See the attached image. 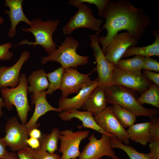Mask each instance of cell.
Returning a JSON list of instances; mask_svg holds the SVG:
<instances>
[{"mask_svg":"<svg viewBox=\"0 0 159 159\" xmlns=\"http://www.w3.org/2000/svg\"><path fill=\"white\" fill-rule=\"evenodd\" d=\"M143 8H137L127 0H110L102 16L105 20L102 27L96 34L98 36L103 30L107 32L105 36L98 37L104 52L112 38L121 30L131 33L138 40L145 34L151 20Z\"/></svg>","mask_w":159,"mask_h":159,"instance_id":"6da1fadb","label":"cell"},{"mask_svg":"<svg viewBox=\"0 0 159 159\" xmlns=\"http://www.w3.org/2000/svg\"><path fill=\"white\" fill-rule=\"evenodd\" d=\"M79 44V41L72 37L67 36L61 45L57 46L58 48L47 56L42 57L41 63L44 64L48 61L57 62L59 63L64 69L86 64L89 63L90 57L77 54V50Z\"/></svg>","mask_w":159,"mask_h":159,"instance_id":"7a4b0ae2","label":"cell"},{"mask_svg":"<svg viewBox=\"0 0 159 159\" xmlns=\"http://www.w3.org/2000/svg\"><path fill=\"white\" fill-rule=\"evenodd\" d=\"M107 103L117 104L137 116H156L158 111L145 108L140 105L131 90L117 85H112L104 89Z\"/></svg>","mask_w":159,"mask_h":159,"instance_id":"3957f363","label":"cell"},{"mask_svg":"<svg viewBox=\"0 0 159 159\" xmlns=\"http://www.w3.org/2000/svg\"><path fill=\"white\" fill-rule=\"evenodd\" d=\"M28 80L24 73L20 74L18 86L10 88L6 87L1 89L4 107L11 110L14 106L22 124L25 125L28 112L31 110L27 97Z\"/></svg>","mask_w":159,"mask_h":159,"instance_id":"277c9868","label":"cell"},{"mask_svg":"<svg viewBox=\"0 0 159 159\" xmlns=\"http://www.w3.org/2000/svg\"><path fill=\"white\" fill-rule=\"evenodd\" d=\"M32 24L29 28L21 29L24 32L31 33L35 37V41L29 42L25 39L16 45L26 44L35 47L39 45L49 54L57 49V46L53 39L52 35L57 29L59 21L50 19L43 21L37 18L32 20Z\"/></svg>","mask_w":159,"mask_h":159,"instance_id":"5b68a950","label":"cell"},{"mask_svg":"<svg viewBox=\"0 0 159 159\" xmlns=\"http://www.w3.org/2000/svg\"><path fill=\"white\" fill-rule=\"evenodd\" d=\"M152 83L144 76L141 71H131L121 69L116 66L113 72L111 85L120 86L140 94L146 90Z\"/></svg>","mask_w":159,"mask_h":159,"instance_id":"8992f818","label":"cell"},{"mask_svg":"<svg viewBox=\"0 0 159 159\" xmlns=\"http://www.w3.org/2000/svg\"><path fill=\"white\" fill-rule=\"evenodd\" d=\"M77 8V11L62 28L63 33L70 35L76 29L81 28L98 32L103 21L96 18L93 16L92 10L85 4H79Z\"/></svg>","mask_w":159,"mask_h":159,"instance_id":"52a82bcc","label":"cell"},{"mask_svg":"<svg viewBox=\"0 0 159 159\" xmlns=\"http://www.w3.org/2000/svg\"><path fill=\"white\" fill-rule=\"evenodd\" d=\"M89 37L90 46L97 63L95 68L98 74L99 85L104 89L111 85L112 74L115 65L108 61L105 56L99 45L98 36L93 34L89 35Z\"/></svg>","mask_w":159,"mask_h":159,"instance_id":"ba28073f","label":"cell"},{"mask_svg":"<svg viewBox=\"0 0 159 159\" xmlns=\"http://www.w3.org/2000/svg\"><path fill=\"white\" fill-rule=\"evenodd\" d=\"M96 71L94 68L90 73L84 74L79 72L75 68L65 69L63 73L60 90L62 97H67L70 94L78 93L82 89L89 86L94 82L90 75Z\"/></svg>","mask_w":159,"mask_h":159,"instance_id":"9c48e42d","label":"cell"},{"mask_svg":"<svg viewBox=\"0 0 159 159\" xmlns=\"http://www.w3.org/2000/svg\"><path fill=\"white\" fill-rule=\"evenodd\" d=\"M89 130L74 132L71 129L59 131L60 145L59 152L62 154L59 159H76L80 156L81 142L89 135Z\"/></svg>","mask_w":159,"mask_h":159,"instance_id":"30bf717a","label":"cell"},{"mask_svg":"<svg viewBox=\"0 0 159 159\" xmlns=\"http://www.w3.org/2000/svg\"><path fill=\"white\" fill-rule=\"evenodd\" d=\"M94 117L97 123L105 131L114 136L125 145H129L130 139L127 131L115 115L111 106H107Z\"/></svg>","mask_w":159,"mask_h":159,"instance_id":"8fae6325","label":"cell"},{"mask_svg":"<svg viewBox=\"0 0 159 159\" xmlns=\"http://www.w3.org/2000/svg\"><path fill=\"white\" fill-rule=\"evenodd\" d=\"M110 138L107 135L102 134L101 138L97 139L92 134L88 138L89 142L80 153L79 159H100L104 156L119 159L111 147Z\"/></svg>","mask_w":159,"mask_h":159,"instance_id":"7c38bea8","label":"cell"},{"mask_svg":"<svg viewBox=\"0 0 159 159\" xmlns=\"http://www.w3.org/2000/svg\"><path fill=\"white\" fill-rule=\"evenodd\" d=\"M5 129L6 135L3 138L12 151H18L28 146L26 141L29 132L24 125L19 122L16 116L9 119Z\"/></svg>","mask_w":159,"mask_h":159,"instance_id":"4fadbf2b","label":"cell"},{"mask_svg":"<svg viewBox=\"0 0 159 159\" xmlns=\"http://www.w3.org/2000/svg\"><path fill=\"white\" fill-rule=\"evenodd\" d=\"M138 40L129 32L118 33L112 38L103 53L107 60L115 65L128 48L137 45Z\"/></svg>","mask_w":159,"mask_h":159,"instance_id":"5bb4252c","label":"cell"},{"mask_svg":"<svg viewBox=\"0 0 159 159\" xmlns=\"http://www.w3.org/2000/svg\"><path fill=\"white\" fill-rule=\"evenodd\" d=\"M47 94L46 91L31 94L32 105H35V108L31 118L27 123L24 125L28 132L34 128H38L39 123H37L38 119L48 112L52 111L59 113L62 111L61 109L55 108L51 105L46 98Z\"/></svg>","mask_w":159,"mask_h":159,"instance_id":"9a60e30c","label":"cell"},{"mask_svg":"<svg viewBox=\"0 0 159 159\" xmlns=\"http://www.w3.org/2000/svg\"><path fill=\"white\" fill-rule=\"evenodd\" d=\"M29 56V52L24 51L18 61L13 65L9 67H0V89L8 87L14 88L18 86L21 69Z\"/></svg>","mask_w":159,"mask_h":159,"instance_id":"2e32d148","label":"cell"},{"mask_svg":"<svg viewBox=\"0 0 159 159\" xmlns=\"http://www.w3.org/2000/svg\"><path fill=\"white\" fill-rule=\"evenodd\" d=\"M59 116L62 120L64 121H69L74 118H77L82 122V126L85 128L94 130L102 135H107L110 138H115L105 131L96 122L92 114L88 111H82L71 109L62 111L59 113Z\"/></svg>","mask_w":159,"mask_h":159,"instance_id":"e0dca14e","label":"cell"},{"mask_svg":"<svg viewBox=\"0 0 159 159\" xmlns=\"http://www.w3.org/2000/svg\"><path fill=\"white\" fill-rule=\"evenodd\" d=\"M23 0H6L5 6L9 8V11L5 10L11 22V26L9 29L8 35L13 37L16 32V27L21 22L23 21L30 26L32 24V21L29 20L24 14L22 10V4Z\"/></svg>","mask_w":159,"mask_h":159,"instance_id":"ac0fdd59","label":"cell"},{"mask_svg":"<svg viewBox=\"0 0 159 159\" xmlns=\"http://www.w3.org/2000/svg\"><path fill=\"white\" fill-rule=\"evenodd\" d=\"M98 85L97 78L92 85L81 89L74 96L60 98L58 102V108L61 109L62 111L81 109L90 94Z\"/></svg>","mask_w":159,"mask_h":159,"instance_id":"d6986e66","label":"cell"},{"mask_svg":"<svg viewBox=\"0 0 159 159\" xmlns=\"http://www.w3.org/2000/svg\"><path fill=\"white\" fill-rule=\"evenodd\" d=\"M107 103L104 89L98 85L90 94L82 108L94 116L104 110L107 107Z\"/></svg>","mask_w":159,"mask_h":159,"instance_id":"ffe728a7","label":"cell"},{"mask_svg":"<svg viewBox=\"0 0 159 159\" xmlns=\"http://www.w3.org/2000/svg\"><path fill=\"white\" fill-rule=\"evenodd\" d=\"M152 34L155 37L154 42L151 44L142 47L131 46L126 50L122 58L133 55L150 57L159 56V31L153 30Z\"/></svg>","mask_w":159,"mask_h":159,"instance_id":"44dd1931","label":"cell"},{"mask_svg":"<svg viewBox=\"0 0 159 159\" xmlns=\"http://www.w3.org/2000/svg\"><path fill=\"white\" fill-rule=\"evenodd\" d=\"M150 121L134 124L126 130L129 139L142 145H147L150 141Z\"/></svg>","mask_w":159,"mask_h":159,"instance_id":"7402d4cb","label":"cell"},{"mask_svg":"<svg viewBox=\"0 0 159 159\" xmlns=\"http://www.w3.org/2000/svg\"><path fill=\"white\" fill-rule=\"evenodd\" d=\"M28 81L30 84L27 88L29 93L45 91L49 87L46 74L42 69L32 72L28 77Z\"/></svg>","mask_w":159,"mask_h":159,"instance_id":"603a6c76","label":"cell"},{"mask_svg":"<svg viewBox=\"0 0 159 159\" xmlns=\"http://www.w3.org/2000/svg\"><path fill=\"white\" fill-rule=\"evenodd\" d=\"M59 131L57 128L54 127L50 133L42 134L39 139L40 148L49 153H54L58 149Z\"/></svg>","mask_w":159,"mask_h":159,"instance_id":"cb8c5ba5","label":"cell"},{"mask_svg":"<svg viewBox=\"0 0 159 159\" xmlns=\"http://www.w3.org/2000/svg\"><path fill=\"white\" fill-rule=\"evenodd\" d=\"M111 106L115 115L124 128L129 127L136 121L137 116L130 111L116 104Z\"/></svg>","mask_w":159,"mask_h":159,"instance_id":"d4e9b609","label":"cell"},{"mask_svg":"<svg viewBox=\"0 0 159 159\" xmlns=\"http://www.w3.org/2000/svg\"><path fill=\"white\" fill-rule=\"evenodd\" d=\"M110 141L112 149L118 148L122 150L128 155L129 159H153L150 153L139 152L132 147L122 143L115 138H110Z\"/></svg>","mask_w":159,"mask_h":159,"instance_id":"484cf974","label":"cell"},{"mask_svg":"<svg viewBox=\"0 0 159 159\" xmlns=\"http://www.w3.org/2000/svg\"><path fill=\"white\" fill-rule=\"evenodd\" d=\"M138 102L142 105L144 104L151 105L159 108V86L153 83L145 92L137 98Z\"/></svg>","mask_w":159,"mask_h":159,"instance_id":"4316f807","label":"cell"},{"mask_svg":"<svg viewBox=\"0 0 159 159\" xmlns=\"http://www.w3.org/2000/svg\"><path fill=\"white\" fill-rule=\"evenodd\" d=\"M144 57L135 56L128 59H120L115 64L118 68L124 70L136 71L143 69Z\"/></svg>","mask_w":159,"mask_h":159,"instance_id":"83f0119b","label":"cell"},{"mask_svg":"<svg viewBox=\"0 0 159 159\" xmlns=\"http://www.w3.org/2000/svg\"><path fill=\"white\" fill-rule=\"evenodd\" d=\"M64 69L61 66L53 71L46 74L49 81V87L46 91L47 94L51 95L56 90L60 89Z\"/></svg>","mask_w":159,"mask_h":159,"instance_id":"f1b7e54d","label":"cell"},{"mask_svg":"<svg viewBox=\"0 0 159 159\" xmlns=\"http://www.w3.org/2000/svg\"><path fill=\"white\" fill-rule=\"evenodd\" d=\"M110 0H70L68 4L76 8H77L80 4L87 3L95 5L97 8L98 14L102 17L103 13L109 2Z\"/></svg>","mask_w":159,"mask_h":159,"instance_id":"f546056e","label":"cell"},{"mask_svg":"<svg viewBox=\"0 0 159 159\" xmlns=\"http://www.w3.org/2000/svg\"><path fill=\"white\" fill-rule=\"evenodd\" d=\"M150 142L159 141V119L155 116L150 117Z\"/></svg>","mask_w":159,"mask_h":159,"instance_id":"4dcf8cb0","label":"cell"},{"mask_svg":"<svg viewBox=\"0 0 159 159\" xmlns=\"http://www.w3.org/2000/svg\"><path fill=\"white\" fill-rule=\"evenodd\" d=\"M32 154L35 159H59L60 156L57 153H51L40 147L34 150L31 148Z\"/></svg>","mask_w":159,"mask_h":159,"instance_id":"1f68e13d","label":"cell"},{"mask_svg":"<svg viewBox=\"0 0 159 159\" xmlns=\"http://www.w3.org/2000/svg\"><path fill=\"white\" fill-rule=\"evenodd\" d=\"M143 69L158 72L159 62L150 57H144Z\"/></svg>","mask_w":159,"mask_h":159,"instance_id":"d6a6232c","label":"cell"},{"mask_svg":"<svg viewBox=\"0 0 159 159\" xmlns=\"http://www.w3.org/2000/svg\"><path fill=\"white\" fill-rule=\"evenodd\" d=\"M12 46L11 44L9 42L0 45V60H7L12 58L13 53L9 51Z\"/></svg>","mask_w":159,"mask_h":159,"instance_id":"836d02e7","label":"cell"},{"mask_svg":"<svg viewBox=\"0 0 159 159\" xmlns=\"http://www.w3.org/2000/svg\"><path fill=\"white\" fill-rule=\"evenodd\" d=\"M143 74L145 77L150 81L159 86V74L152 71L143 69Z\"/></svg>","mask_w":159,"mask_h":159,"instance_id":"e575fe53","label":"cell"},{"mask_svg":"<svg viewBox=\"0 0 159 159\" xmlns=\"http://www.w3.org/2000/svg\"><path fill=\"white\" fill-rule=\"evenodd\" d=\"M19 159H35L31 152V148L29 146L17 151Z\"/></svg>","mask_w":159,"mask_h":159,"instance_id":"d590c367","label":"cell"},{"mask_svg":"<svg viewBox=\"0 0 159 159\" xmlns=\"http://www.w3.org/2000/svg\"><path fill=\"white\" fill-rule=\"evenodd\" d=\"M150 153L153 159H159V141L150 143Z\"/></svg>","mask_w":159,"mask_h":159,"instance_id":"8d00e7d4","label":"cell"},{"mask_svg":"<svg viewBox=\"0 0 159 159\" xmlns=\"http://www.w3.org/2000/svg\"><path fill=\"white\" fill-rule=\"evenodd\" d=\"M26 143L28 146L34 150L38 149L40 146L39 139L36 138L32 137L28 138Z\"/></svg>","mask_w":159,"mask_h":159,"instance_id":"74e56055","label":"cell"},{"mask_svg":"<svg viewBox=\"0 0 159 159\" xmlns=\"http://www.w3.org/2000/svg\"><path fill=\"white\" fill-rule=\"evenodd\" d=\"M6 144L3 138H0V159H4L8 151L7 150Z\"/></svg>","mask_w":159,"mask_h":159,"instance_id":"f35d334b","label":"cell"},{"mask_svg":"<svg viewBox=\"0 0 159 159\" xmlns=\"http://www.w3.org/2000/svg\"><path fill=\"white\" fill-rule=\"evenodd\" d=\"M29 136L30 137L33 138L39 139L42 134L41 131L38 128H34L29 131Z\"/></svg>","mask_w":159,"mask_h":159,"instance_id":"ab89813d","label":"cell"},{"mask_svg":"<svg viewBox=\"0 0 159 159\" xmlns=\"http://www.w3.org/2000/svg\"><path fill=\"white\" fill-rule=\"evenodd\" d=\"M4 159H19L17 154L15 153L8 152Z\"/></svg>","mask_w":159,"mask_h":159,"instance_id":"60d3db41","label":"cell"},{"mask_svg":"<svg viewBox=\"0 0 159 159\" xmlns=\"http://www.w3.org/2000/svg\"><path fill=\"white\" fill-rule=\"evenodd\" d=\"M4 107V105L3 100L2 97H0V117L3 114L2 109Z\"/></svg>","mask_w":159,"mask_h":159,"instance_id":"b9f144b4","label":"cell"},{"mask_svg":"<svg viewBox=\"0 0 159 159\" xmlns=\"http://www.w3.org/2000/svg\"><path fill=\"white\" fill-rule=\"evenodd\" d=\"M4 20L0 16V25H1L4 22Z\"/></svg>","mask_w":159,"mask_h":159,"instance_id":"7bdbcfd3","label":"cell"}]
</instances>
